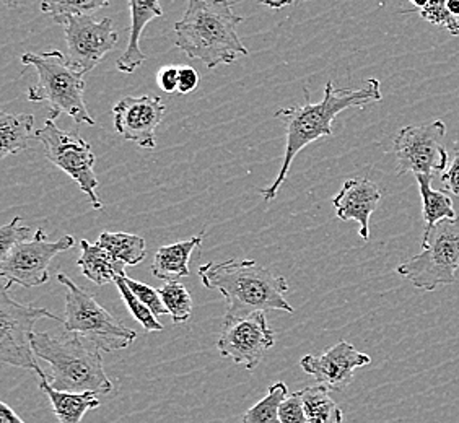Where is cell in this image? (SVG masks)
I'll list each match as a JSON object with an SVG mask.
<instances>
[{"instance_id":"obj_27","label":"cell","mask_w":459,"mask_h":423,"mask_svg":"<svg viewBox=\"0 0 459 423\" xmlns=\"http://www.w3.org/2000/svg\"><path fill=\"white\" fill-rule=\"evenodd\" d=\"M107 0H79V2H56L48 0L41 4V10L49 13L57 25H64L65 20L77 15H93L97 10L108 7Z\"/></svg>"},{"instance_id":"obj_14","label":"cell","mask_w":459,"mask_h":423,"mask_svg":"<svg viewBox=\"0 0 459 423\" xmlns=\"http://www.w3.org/2000/svg\"><path fill=\"white\" fill-rule=\"evenodd\" d=\"M367 353L359 352L352 344L341 341L321 355H307L300 360L301 370L329 391H344L352 384L357 368L370 365Z\"/></svg>"},{"instance_id":"obj_5","label":"cell","mask_w":459,"mask_h":423,"mask_svg":"<svg viewBox=\"0 0 459 423\" xmlns=\"http://www.w3.org/2000/svg\"><path fill=\"white\" fill-rule=\"evenodd\" d=\"M22 62L27 67H35L38 72L36 85L28 90V101L49 103V117L54 121L61 115H67L77 124L95 125V119L90 115L83 98V73L75 71L61 51L25 53Z\"/></svg>"},{"instance_id":"obj_26","label":"cell","mask_w":459,"mask_h":423,"mask_svg":"<svg viewBox=\"0 0 459 423\" xmlns=\"http://www.w3.org/2000/svg\"><path fill=\"white\" fill-rule=\"evenodd\" d=\"M160 297L173 319V324H183L193 315V298L181 282L165 283L160 289Z\"/></svg>"},{"instance_id":"obj_30","label":"cell","mask_w":459,"mask_h":423,"mask_svg":"<svg viewBox=\"0 0 459 423\" xmlns=\"http://www.w3.org/2000/svg\"><path fill=\"white\" fill-rule=\"evenodd\" d=\"M18 221H22V219L15 217L13 220L0 229V263L9 256V253L13 247L30 241L31 229L20 227Z\"/></svg>"},{"instance_id":"obj_22","label":"cell","mask_w":459,"mask_h":423,"mask_svg":"<svg viewBox=\"0 0 459 423\" xmlns=\"http://www.w3.org/2000/svg\"><path fill=\"white\" fill-rule=\"evenodd\" d=\"M35 129V117L31 115H9L0 113V159H7L27 151L30 135Z\"/></svg>"},{"instance_id":"obj_32","label":"cell","mask_w":459,"mask_h":423,"mask_svg":"<svg viewBox=\"0 0 459 423\" xmlns=\"http://www.w3.org/2000/svg\"><path fill=\"white\" fill-rule=\"evenodd\" d=\"M279 420L281 423H308L300 391L293 393L283 401L281 410H279Z\"/></svg>"},{"instance_id":"obj_23","label":"cell","mask_w":459,"mask_h":423,"mask_svg":"<svg viewBox=\"0 0 459 423\" xmlns=\"http://www.w3.org/2000/svg\"><path fill=\"white\" fill-rule=\"evenodd\" d=\"M100 246L107 249L116 263L126 265L141 264L147 256L145 239L133 233H109L105 231L97 241Z\"/></svg>"},{"instance_id":"obj_37","label":"cell","mask_w":459,"mask_h":423,"mask_svg":"<svg viewBox=\"0 0 459 423\" xmlns=\"http://www.w3.org/2000/svg\"><path fill=\"white\" fill-rule=\"evenodd\" d=\"M446 9H448L451 15L459 18V0H448L446 2Z\"/></svg>"},{"instance_id":"obj_24","label":"cell","mask_w":459,"mask_h":423,"mask_svg":"<svg viewBox=\"0 0 459 423\" xmlns=\"http://www.w3.org/2000/svg\"><path fill=\"white\" fill-rule=\"evenodd\" d=\"M308 423H344L342 409L329 396L325 386H308L300 391Z\"/></svg>"},{"instance_id":"obj_1","label":"cell","mask_w":459,"mask_h":423,"mask_svg":"<svg viewBox=\"0 0 459 423\" xmlns=\"http://www.w3.org/2000/svg\"><path fill=\"white\" fill-rule=\"evenodd\" d=\"M305 97H307L305 105L282 108L275 113V117L282 121L285 125L287 143H285L282 168L275 177L274 183L259 191L265 203H271L277 197V193L289 175L295 157L309 143L333 135V123L337 115H341L349 108H360L368 103H378L383 99L378 79H368L362 89L353 90L336 89L333 82H327L325 87V97L316 105L309 103L308 93H305Z\"/></svg>"},{"instance_id":"obj_10","label":"cell","mask_w":459,"mask_h":423,"mask_svg":"<svg viewBox=\"0 0 459 423\" xmlns=\"http://www.w3.org/2000/svg\"><path fill=\"white\" fill-rule=\"evenodd\" d=\"M445 135L446 125L440 119L399 129L393 141L399 177L407 173L430 177L443 175L448 165V151L442 145Z\"/></svg>"},{"instance_id":"obj_34","label":"cell","mask_w":459,"mask_h":423,"mask_svg":"<svg viewBox=\"0 0 459 423\" xmlns=\"http://www.w3.org/2000/svg\"><path fill=\"white\" fill-rule=\"evenodd\" d=\"M199 85V73L193 67H179V83H178V93L187 95L195 91Z\"/></svg>"},{"instance_id":"obj_17","label":"cell","mask_w":459,"mask_h":423,"mask_svg":"<svg viewBox=\"0 0 459 423\" xmlns=\"http://www.w3.org/2000/svg\"><path fill=\"white\" fill-rule=\"evenodd\" d=\"M131 10V30H129V41L124 49L123 56L117 59V71L123 73H133L137 67H141L143 62L147 61V56L142 53L141 41L143 28L151 23L153 18L163 15V10L160 7L159 2H129Z\"/></svg>"},{"instance_id":"obj_15","label":"cell","mask_w":459,"mask_h":423,"mask_svg":"<svg viewBox=\"0 0 459 423\" xmlns=\"http://www.w3.org/2000/svg\"><path fill=\"white\" fill-rule=\"evenodd\" d=\"M167 106L161 98L127 97L113 108V121L116 133L121 134L126 141L137 143L142 149L153 151L157 147L155 133Z\"/></svg>"},{"instance_id":"obj_6","label":"cell","mask_w":459,"mask_h":423,"mask_svg":"<svg viewBox=\"0 0 459 423\" xmlns=\"http://www.w3.org/2000/svg\"><path fill=\"white\" fill-rule=\"evenodd\" d=\"M65 287V319L64 331L67 334L89 339L100 352H117L127 349L137 339L134 329L124 326L103 308L93 295L80 289L65 273H56Z\"/></svg>"},{"instance_id":"obj_31","label":"cell","mask_w":459,"mask_h":423,"mask_svg":"<svg viewBox=\"0 0 459 423\" xmlns=\"http://www.w3.org/2000/svg\"><path fill=\"white\" fill-rule=\"evenodd\" d=\"M124 281H126L127 287L131 289L134 295H135V297H137V298H139L145 306H149V309H151L152 313H153L155 316L169 315V311L165 308L163 300H161V297H160L159 290L152 289L151 285H147V283L133 281V279H129L127 275L124 277Z\"/></svg>"},{"instance_id":"obj_8","label":"cell","mask_w":459,"mask_h":423,"mask_svg":"<svg viewBox=\"0 0 459 423\" xmlns=\"http://www.w3.org/2000/svg\"><path fill=\"white\" fill-rule=\"evenodd\" d=\"M9 283L0 290V360L23 370L35 371L39 379L46 378L45 371L36 363L31 349L33 327L36 321L48 317L61 321L49 309L36 308L33 305H20L10 297Z\"/></svg>"},{"instance_id":"obj_18","label":"cell","mask_w":459,"mask_h":423,"mask_svg":"<svg viewBox=\"0 0 459 423\" xmlns=\"http://www.w3.org/2000/svg\"><path fill=\"white\" fill-rule=\"evenodd\" d=\"M204 241V233L195 235L193 238L179 241L175 245L161 246L157 249L153 263H152V273L165 282H178V279L189 275V259L195 247L201 246Z\"/></svg>"},{"instance_id":"obj_4","label":"cell","mask_w":459,"mask_h":423,"mask_svg":"<svg viewBox=\"0 0 459 423\" xmlns=\"http://www.w3.org/2000/svg\"><path fill=\"white\" fill-rule=\"evenodd\" d=\"M35 357L49 363L53 375L48 378L51 388L62 393L108 394L113 383L105 373L101 352L89 349L80 335L56 337L49 332H35L31 339Z\"/></svg>"},{"instance_id":"obj_33","label":"cell","mask_w":459,"mask_h":423,"mask_svg":"<svg viewBox=\"0 0 459 423\" xmlns=\"http://www.w3.org/2000/svg\"><path fill=\"white\" fill-rule=\"evenodd\" d=\"M440 179L446 191L459 195V143H455V159Z\"/></svg>"},{"instance_id":"obj_25","label":"cell","mask_w":459,"mask_h":423,"mask_svg":"<svg viewBox=\"0 0 459 423\" xmlns=\"http://www.w3.org/2000/svg\"><path fill=\"white\" fill-rule=\"evenodd\" d=\"M289 396L290 394H289L287 384L282 381L275 383L267 391V396L261 399L256 406L251 407L247 414L243 415L241 423H281L279 410L283 401Z\"/></svg>"},{"instance_id":"obj_29","label":"cell","mask_w":459,"mask_h":423,"mask_svg":"<svg viewBox=\"0 0 459 423\" xmlns=\"http://www.w3.org/2000/svg\"><path fill=\"white\" fill-rule=\"evenodd\" d=\"M124 277H126V275L117 277L115 283L116 287H117V290L121 293V297H123L126 306L129 309V313L141 323V326L143 327L147 332H160V331H163V326H161V323L157 319V316L152 313L149 306H145V305L134 295L131 289L127 287L126 281H124Z\"/></svg>"},{"instance_id":"obj_16","label":"cell","mask_w":459,"mask_h":423,"mask_svg":"<svg viewBox=\"0 0 459 423\" xmlns=\"http://www.w3.org/2000/svg\"><path fill=\"white\" fill-rule=\"evenodd\" d=\"M381 201V191L367 177L347 179L339 194L334 197V207L339 220L357 221L360 225V237L370 239V217Z\"/></svg>"},{"instance_id":"obj_2","label":"cell","mask_w":459,"mask_h":423,"mask_svg":"<svg viewBox=\"0 0 459 423\" xmlns=\"http://www.w3.org/2000/svg\"><path fill=\"white\" fill-rule=\"evenodd\" d=\"M199 279L205 289L221 291L227 301L223 323L265 311H295L285 300L287 281L257 264L255 259H229L201 265Z\"/></svg>"},{"instance_id":"obj_35","label":"cell","mask_w":459,"mask_h":423,"mask_svg":"<svg viewBox=\"0 0 459 423\" xmlns=\"http://www.w3.org/2000/svg\"><path fill=\"white\" fill-rule=\"evenodd\" d=\"M159 85L163 91L167 93H175L178 91V83H179V69L175 65H167L159 72Z\"/></svg>"},{"instance_id":"obj_3","label":"cell","mask_w":459,"mask_h":423,"mask_svg":"<svg viewBox=\"0 0 459 423\" xmlns=\"http://www.w3.org/2000/svg\"><path fill=\"white\" fill-rule=\"evenodd\" d=\"M231 7V0H191L183 18L175 23L178 49L189 59L204 62L207 69L247 56V47L237 33L243 18Z\"/></svg>"},{"instance_id":"obj_36","label":"cell","mask_w":459,"mask_h":423,"mask_svg":"<svg viewBox=\"0 0 459 423\" xmlns=\"http://www.w3.org/2000/svg\"><path fill=\"white\" fill-rule=\"evenodd\" d=\"M0 423H25L18 417L13 409H10L5 402H0Z\"/></svg>"},{"instance_id":"obj_7","label":"cell","mask_w":459,"mask_h":423,"mask_svg":"<svg viewBox=\"0 0 459 423\" xmlns=\"http://www.w3.org/2000/svg\"><path fill=\"white\" fill-rule=\"evenodd\" d=\"M399 275L425 291L459 281V217L443 220L422 239V253L398 267Z\"/></svg>"},{"instance_id":"obj_11","label":"cell","mask_w":459,"mask_h":423,"mask_svg":"<svg viewBox=\"0 0 459 423\" xmlns=\"http://www.w3.org/2000/svg\"><path fill=\"white\" fill-rule=\"evenodd\" d=\"M75 245L71 235L57 241H48L45 229H39L35 237L13 247L0 263V275L9 285H22L27 289L41 287L49 281V265L54 257L69 251Z\"/></svg>"},{"instance_id":"obj_9","label":"cell","mask_w":459,"mask_h":423,"mask_svg":"<svg viewBox=\"0 0 459 423\" xmlns=\"http://www.w3.org/2000/svg\"><path fill=\"white\" fill-rule=\"evenodd\" d=\"M35 137L43 143L48 161L69 175L80 191L89 195L91 207L101 211L105 205L97 194L98 177L93 169L97 159L89 142L75 134L61 131L51 117H48L45 125L36 131Z\"/></svg>"},{"instance_id":"obj_20","label":"cell","mask_w":459,"mask_h":423,"mask_svg":"<svg viewBox=\"0 0 459 423\" xmlns=\"http://www.w3.org/2000/svg\"><path fill=\"white\" fill-rule=\"evenodd\" d=\"M39 389L49 399L54 414L61 423H80L83 415L100 406L97 394H93V393L75 394V393L56 391L49 386L48 376L39 379Z\"/></svg>"},{"instance_id":"obj_21","label":"cell","mask_w":459,"mask_h":423,"mask_svg":"<svg viewBox=\"0 0 459 423\" xmlns=\"http://www.w3.org/2000/svg\"><path fill=\"white\" fill-rule=\"evenodd\" d=\"M419 183V193L422 197V215H424L425 229L422 239L427 238L440 221L453 220L456 219V213L453 209V201L446 191L433 189L432 177H415Z\"/></svg>"},{"instance_id":"obj_19","label":"cell","mask_w":459,"mask_h":423,"mask_svg":"<svg viewBox=\"0 0 459 423\" xmlns=\"http://www.w3.org/2000/svg\"><path fill=\"white\" fill-rule=\"evenodd\" d=\"M80 246L82 256L77 261V265L91 282L103 287L107 283L115 282L117 277L126 275V265L116 263L107 249H103L98 243L90 245L87 239H82Z\"/></svg>"},{"instance_id":"obj_13","label":"cell","mask_w":459,"mask_h":423,"mask_svg":"<svg viewBox=\"0 0 459 423\" xmlns=\"http://www.w3.org/2000/svg\"><path fill=\"white\" fill-rule=\"evenodd\" d=\"M274 345V331L269 327L264 313L223 323L217 341V349L223 358H230L235 365H245L249 371L256 368L264 353Z\"/></svg>"},{"instance_id":"obj_38","label":"cell","mask_w":459,"mask_h":423,"mask_svg":"<svg viewBox=\"0 0 459 423\" xmlns=\"http://www.w3.org/2000/svg\"><path fill=\"white\" fill-rule=\"evenodd\" d=\"M264 5H267V7H271V9L279 10L282 9V7H285V5H289V4H285V2H282V4H274V2L271 4V2H264Z\"/></svg>"},{"instance_id":"obj_12","label":"cell","mask_w":459,"mask_h":423,"mask_svg":"<svg viewBox=\"0 0 459 423\" xmlns=\"http://www.w3.org/2000/svg\"><path fill=\"white\" fill-rule=\"evenodd\" d=\"M67 62L75 71L87 75L105 59L119 43V35L113 28V20L97 22L93 15H77L64 23Z\"/></svg>"},{"instance_id":"obj_28","label":"cell","mask_w":459,"mask_h":423,"mask_svg":"<svg viewBox=\"0 0 459 423\" xmlns=\"http://www.w3.org/2000/svg\"><path fill=\"white\" fill-rule=\"evenodd\" d=\"M411 4H412V9L406 10L404 13H419L435 27L448 30L451 36H459V18L451 15L446 9V2L411 0Z\"/></svg>"}]
</instances>
